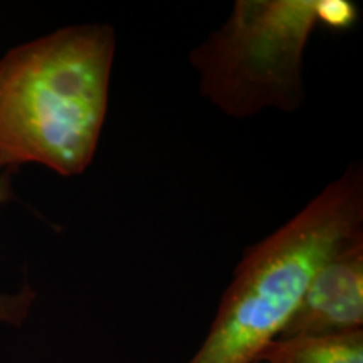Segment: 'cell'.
Here are the masks:
<instances>
[{
	"label": "cell",
	"instance_id": "cell-3",
	"mask_svg": "<svg viewBox=\"0 0 363 363\" xmlns=\"http://www.w3.org/2000/svg\"><path fill=\"white\" fill-rule=\"evenodd\" d=\"M321 0H238L229 19L190 52L201 93L227 116L296 111L303 57L321 26Z\"/></svg>",
	"mask_w": 363,
	"mask_h": 363
},
{
	"label": "cell",
	"instance_id": "cell-5",
	"mask_svg": "<svg viewBox=\"0 0 363 363\" xmlns=\"http://www.w3.org/2000/svg\"><path fill=\"white\" fill-rule=\"evenodd\" d=\"M257 363H363V330L279 338Z\"/></svg>",
	"mask_w": 363,
	"mask_h": 363
},
{
	"label": "cell",
	"instance_id": "cell-2",
	"mask_svg": "<svg viewBox=\"0 0 363 363\" xmlns=\"http://www.w3.org/2000/svg\"><path fill=\"white\" fill-rule=\"evenodd\" d=\"M363 230V174L352 167L244 252L216 320L187 363H257L296 313L318 269Z\"/></svg>",
	"mask_w": 363,
	"mask_h": 363
},
{
	"label": "cell",
	"instance_id": "cell-7",
	"mask_svg": "<svg viewBox=\"0 0 363 363\" xmlns=\"http://www.w3.org/2000/svg\"><path fill=\"white\" fill-rule=\"evenodd\" d=\"M321 26L343 30L355 24L357 7L348 0H321Z\"/></svg>",
	"mask_w": 363,
	"mask_h": 363
},
{
	"label": "cell",
	"instance_id": "cell-6",
	"mask_svg": "<svg viewBox=\"0 0 363 363\" xmlns=\"http://www.w3.org/2000/svg\"><path fill=\"white\" fill-rule=\"evenodd\" d=\"M12 195L11 170L0 169V206ZM35 293L24 288L19 293H0V323L21 325L29 316L34 305Z\"/></svg>",
	"mask_w": 363,
	"mask_h": 363
},
{
	"label": "cell",
	"instance_id": "cell-4",
	"mask_svg": "<svg viewBox=\"0 0 363 363\" xmlns=\"http://www.w3.org/2000/svg\"><path fill=\"white\" fill-rule=\"evenodd\" d=\"M352 330H363V230L318 266L279 338Z\"/></svg>",
	"mask_w": 363,
	"mask_h": 363
},
{
	"label": "cell",
	"instance_id": "cell-1",
	"mask_svg": "<svg viewBox=\"0 0 363 363\" xmlns=\"http://www.w3.org/2000/svg\"><path fill=\"white\" fill-rule=\"evenodd\" d=\"M116 52L110 24L59 29L0 59V169L78 175L96 153Z\"/></svg>",
	"mask_w": 363,
	"mask_h": 363
}]
</instances>
